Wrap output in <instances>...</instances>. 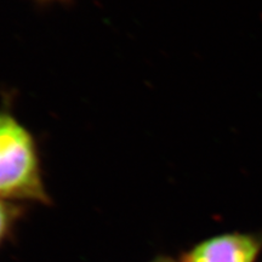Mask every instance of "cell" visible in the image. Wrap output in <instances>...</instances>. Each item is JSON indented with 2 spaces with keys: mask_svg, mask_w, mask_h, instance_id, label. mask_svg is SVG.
I'll return each instance as SVG.
<instances>
[{
  "mask_svg": "<svg viewBox=\"0 0 262 262\" xmlns=\"http://www.w3.org/2000/svg\"><path fill=\"white\" fill-rule=\"evenodd\" d=\"M22 214L24 208L17 203L0 199V247L11 237Z\"/></svg>",
  "mask_w": 262,
  "mask_h": 262,
  "instance_id": "3",
  "label": "cell"
},
{
  "mask_svg": "<svg viewBox=\"0 0 262 262\" xmlns=\"http://www.w3.org/2000/svg\"><path fill=\"white\" fill-rule=\"evenodd\" d=\"M39 4H55V3H64L68 0H35Z\"/></svg>",
  "mask_w": 262,
  "mask_h": 262,
  "instance_id": "4",
  "label": "cell"
},
{
  "mask_svg": "<svg viewBox=\"0 0 262 262\" xmlns=\"http://www.w3.org/2000/svg\"><path fill=\"white\" fill-rule=\"evenodd\" d=\"M0 199L17 204L51 203L38 141L9 106L0 108Z\"/></svg>",
  "mask_w": 262,
  "mask_h": 262,
  "instance_id": "1",
  "label": "cell"
},
{
  "mask_svg": "<svg viewBox=\"0 0 262 262\" xmlns=\"http://www.w3.org/2000/svg\"><path fill=\"white\" fill-rule=\"evenodd\" d=\"M152 262H176V261H173L172 258L170 257H158L156 258V260H153Z\"/></svg>",
  "mask_w": 262,
  "mask_h": 262,
  "instance_id": "5",
  "label": "cell"
},
{
  "mask_svg": "<svg viewBox=\"0 0 262 262\" xmlns=\"http://www.w3.org/2000/svg\"><path fill=\"white\" fill-rule=\"evenodd\" d=\"M261 243L253 234L216 235L193 247L180 262H255Z\"/></svg>",
  "mask_w": 262,
  "mask_h": 262,
  "instance_id": "2",
  "label": "cell"
}]
</instances>
